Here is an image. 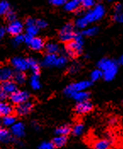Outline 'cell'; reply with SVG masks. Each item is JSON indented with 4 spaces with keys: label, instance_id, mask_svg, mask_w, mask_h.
Here are the masks:
<instances>
[{
    "label": "cell",
    "instance_id": "836d02e7",
    "mask_svg": "<svg viewBox=\"0 0 123 149\" xmlns=\"http://www.w3.org/2000/svg\"><path fill=\"white\" fill-rule=\"evenodd\" d=\"M88 25V23L85 20V18L83 16L77 18L75 22V26L78 29H84L87 27Z\"/></svg>",
    "mask_w": 123,
    "mask_h": 149
},
{
    "label": "cell",
    "instance_id": "5bb4252c",
    "mask_svg": "<svg viewBox=\"0 0 123 149\" xmlns=\"http://www.w3.org/2000/svg\"><path fill=\"white\" fill-rule=\"evenodd\" d=\"M14 140L15 138L12 136L10 132L0 125V142L8 144L14 142Z\"/></svg>",
    "mask_w": 123,
    "mask_h": 149
},
{
    "label": "cell",
    "instance_id": "681fc988",
    "mask_svg": "<svg viewBox=\"0 0 123 149\" xmlns=\"http://www.w3.org/2000/svg\"><path fill=\"white\" fill-rule=\"evenodd\" d=\"M5 32H6V30H5L4 28L0 27V40L3 38V36L5 34Z\"/></svg>",
    "mask_w": 123,
    "mask_h": 149
},
{
    "label": "cell",
    "instance_id": "db71d44e",
    "mask_svg": "<svg viewBox=\"0 0 123 149\" xmlns=\"http://www.w3.org/2000/svg\"><path fill=\"white\" fill-rule=\"evenodd\" d=\"M122 149H123V144H122Z\"/></svg>",
    "mask_w": 123,
    "mask_h": 149
},
{
    "label": "cell",
    "instance_id": "8fae6325",
    "mask_svg": "<svg viewBox=\"0 0 123 149\" xmlns=\"http://www.w3.org/2000/svg\"><path fill=\"white\" fill-rule=\"evenodd\" d=\"M118 72V63L115 61L111 67L103 72V78L106 81H112Z\"/></svg>",
    "mask_w": 123,
    "mask_h": 149
},
{
    "label": "cell",
    "instance_id": "f35d334b",
    "mask_svg": "<svg viewBox=\"0 0 123 149\" xmlns=\"http://www.w3.org/2000/svg\"><path fill=\"white\" fill-rule=\"evenodd\" d=\"M80 69H81V64L78 63V62H76V63L72 64V65L69 68L68 72H69V73H70V74H74V73H77Z\"/></svg>",
    "mask_w": 123,
    "mask_h": 149
},
{
    "label": "cell",
    "instance_id": "4316f807",
    "mask_svg": "<svg viewBox=\"0 0 123 149\" xmlns=\"http://www.w3.org/2000/svg\"><path fill=\"white\" fill-rule=\"evenodd\" d=\"M13 79L16 84H22L26 82V77L23 72H16L13 75Z\"/></svg>",
    "mask_w": 123,
    "mask_h": 149
},
{
    "label": "cell",
    "instance_id": "9c48e42d",
    "mask_svg": "<svg viewBox=\"0 0 123 149\" xmlns=\"http://www.w3.org/2000/svg\"><path fill=\"white\" fill-rule=\"evenodd\" d=\"M23 28H24V26L22 23L18 20H15L10 22L6 31L12 36H16V35L21 34Z\"/></svg>",
    "mask_w": 123,
    "mask_h": 149
},
{
    "label": "cell",
    "instance_id": "d590c367",
    "mask_svg": "<svg viewBox=\"0 0 123 149\" xmlns=\"http://www.w3.org/2000/svg\"><path fill=\"white\" fill-rule=\"evenodd\" d=\"M55 146L52 141H43L39 144L38 149H55Z\"/></svg>",
    "mask_w": 123,
    "mask_h": 149
},
{
    "label": "cell",
    "instance_id": "6da1fadb",
    "mask_svg": "<svg viewBox=\"0 0 123 149\" xmlns=\"http://www.w3.org/2000/svg\"><path fill=\"white\" fill-rule=\"evenodd\" d=\"M83 35L80 33H77L72 41L69 42L66 46V54L68 57L74 59L79 56L83 50Z\"/></svg>",
    "mask_w": 123,
    "mask_h": 149
},
{
    "label": "cell",
    "instance_id": "f6af8a7d",
    "mask_svg": "<svg viewBox=\"0 0 123 149\" xmlns=\"http://www.w3.org/2000/svg\"><path fill=\"white\" fill-rule=\"evenodd\" d=\"M9 95H7L5 92H3L2 90H0V101L4 102L5 100H7L9 98Z\"/></svg>",
    "mask_w": 123,
    "mask_h": 149
},
{
    "label": "cell",
    "instance_id": "484cf974",
    "mask_svg": "<svg viewBox=\"0 0 123 149\" xmlns=\"http://www.w3.org/2000/svg\"><path fill=\"white\" fill-rule=\"evenodd\" d=\"M16 123V118L12 114L7 115L3 117L2 118V125L4 127H10Z\"/></svg>",
    "mask_w": 123,
    "mask_h": 149
},
{
    "label": "cell",
    "instance_id": "e575fe53",
    "mask_svg": "<svg viewBox=\"0 0 123 149\" xmlns=\"http://www.w3.org/2000/svg\"><path fill=\"white\" fill-rule=\"evenodd\" d=\"M67 63L68 58L66 56H60L57 57L55 67H56V68H64Z\"/></svg>",
    "mask_w": 123,
    "mask_h": 149
},
{
    "label": "cell",
    "instance_id": "2e32d148",
    "mask_svg": "<svg viewBox=\"0 0 123 149\" xmlns=\"http://www.w3.org/2000/svg\"><path fill=\"white\" fill-rule=\"evenodd\" d=\"M70 97L72 99H74L76 102H86V101H88L90 97V94L88 92L85 91H78L70 95Z\"/></svg>",
    "mask_w": 123,
    "mask_h": 149
},
{
    "label": "cell",
    "instance_id": "b9f144b4",
    "mask_svg": "<svg viewBox=\"0 0 123 149\" xmlns=\"http://www.w3.org/2000/svg\"><path fill=\"white\" fill-rule=\"evenodd\" d=\"M68 0H49V3L55 6H62L65 5V3Z\"/></svg>",
    "mask_w": 123,
    "mask_h": 149
},
{
    "label": "cell",
    "instance_id": "f5cc1de1",
    "mask_svg": "<svg viewBox=\"0 0 123 149\" xmlns=\"http://www.w3.org/2000/svg\"><path fill=\"white\" fill-rule=\"evenodd\" d=\"M108 2H113V1H115V0H107Z\"/></svg>",
    "mask_w": 123,
    "mask_h": 149
},
{
    "label": "cell",
    "instance_id": "30bf717a",
    "mask_svg": "<svg viewBox=\"0 0 123 149\" xmlns=\"http://www.w3.org/2000/svg\"><path fill=\"white\" fill-rule=\"evenodd\" d=\"M93 108V105L89 101L82 102H77L75 107V112L79 115L87 114L90 113Z\"/></svg>",
    "mask_w": 123,
    "mask_h": 149
},
{
    "label": "cell",
    "instance_id": "5b68a950",
    "mask_svg": "<svg viewBox=\"0 0 123 149\" xmlns=\"http://www.w3.org/2000/svg\"><path fill=\"white\" fill-rule=\"evenodd\" d=\"M10 99L13 104L20 105L29 101L30 94L26 91H16L10 95Z\"/></svg>",
    "mask_w": 123,
    "mask_h": 149
},
{
    "label": "cell",
    "instance_id": "cb8c5ba5",
    "mask_svg": "<svg viewBox=\"0 0 123 149\" xmlns=\"http://www.w3.org/2000/svg\"><path fill=\"white\" fill-rule=\"evenodd\" d=\"M56 136H67L70 133H71V128L68 125H63L61 126L58 127L55 130Z\"/></svg>",
    "mask_w": 123,
    "mask_h": 149
},
{
    "label": "cell",
    "instance_id": "8d00e7d4",
    "mask_svg": "<svg viewBox=\"0 0 123 149\" xmlns=\"http://www.w3.org/2000/svg\"><path fill=\"white\" fill-rule=\"evenodd\" d=\"M24 43V35L19 34L14 36L13 38V45L15 46H18Z\"/></svg>",
    "mask_w": 123,
    "mask_h": 149
},
{
    "label": "cell",
    "instance_id": "7402d4cb",
    "mask_svg": "<svg viewBox=\"0 0 123 149\" xmlns=\"http://www.w3.org/2000/svg\"><path fill=\"white\" fill-rule=\"evenodd\" d=\"M44 49L48 54L57 55L59 52V45L56 44V43H53V42H49V43L46 44Z\"/></svg>",
    "mask_w": 123,
    "mask_h": 149
},
{
    "label": "cell",
    "instance_id": "60d3db41",
    "mask_svg": "<svg viewBox=\"0 0 123 149\" xmlns=\"http://www.w3.org/2000/svg\"><path fill=\"white\" fill-rule=\"evenodd\" d=\"M36 26H37L39 29H43V28H46V27H47L48 23L46 22L44 20L37 19V20H36Z\"/></svg>",
    "mask_w": 123,
    "mask_h": 149
},
{
    "label": "cell",
    "instance_id": "ac0fdd59",
    "mask_svg": "<svg viewBox=\"0 0 123 149\" xmlns=\"http://www.w3.org/2000/svg\"><path fill=\"white\" fill-rule=\"evenodd\" d=\"M115 62V61H114V60L104 57L100 59L98 61L97 66H98V68L100 69L102 72H104V71H105L107 68H109L110 67H111Z\"/></svg>",
    "mask_w": 123,
    "mask_h": 149
},
{
    "label": "cell",
    "instance_id": "ba28073f",
    "mask_svg": "<svg viewBox=\"0 0 123 149\" xmlns=\"http://www.w3.org/2000/svg\"><path fill=\"white\" fill-rule=\"evenodd\" d=\"M33 102L27 101L24 103L17 105L16 108H15V113L16 114L19 116H26L28 115L29 113H32V111L33 110Z\"/></svg>",
    "mask_w": 123,
    "mask_h": 149
},
{
    "label": "cell",
    "instance_id": "bcb514c9",
    "mask_svg": "<svg viewBox=\"0 0 123 149\" xmlns=\"http://www.w3.org/2000/svg\"><path fill=\"white\" fill-rule=\"evenodd\" d=\"M36 23V20L33 19V18H27L26 20V26H31V25H33Z\"/></svg>",
    "mask_w": 123,
    "mask_h": 149
},
{
    "label": "cell",
    "instance_id": "3957f363",
    "mask_svg": "<svg viewBox=\"0 0 123 149\" xmlns=\"http://www.w3.org/2000/svg\"><path fill=\"white\" fill-rule=\"evenodd\" d=\"M92 85V82L88 80H82L77 82V83H73L69 84L68 86L66 87V89L64 90L65 95H66L67 96H70L78 91H83L87 89H88L90 86Z\"/></svg>",
    "mask_w": 123,
    "mask_h": 149
},
{
    "label": "cell",
    "instance_id": "d4e9b609",
    "mask_svg": "<svg viewBox=\"0 0 123 149\" xmlns=\"http://www.w3.org/2000/svg\"><path fill=\"white\" fill-rule=\"evenodd\" d=\"M27 62H28L29 68L32 70V72H33V74H39V72H40V65L37 62V61L33 59V58H29V59H27Z\"/></svg>",
    "mask_w": 123,
    "mask_h": 149
},
{
    "label": "cell",
    "instance_id": "e0dca14e",
    "mask_svg": "<svg viewBox=\"0 0 123 149\" xmlns=\"http://www.w3.org/2000/svg\"><path fill=\"white\" fill-rule=\"evenodd\" d=\"M14 112V108L10 103H7L5 102L0 101V116H7L10 115Z\"/></svg>",
    "mask_w": 123,
    "mask_h": 149
},
{
    "label": "cell",
    "instance_id": "4dcf8cb0",
    "mask_svg": "<svg viewBox=\"0 0 123 149\" xmlns=\"http://www.w3.org/2000/svg\"><path fill=\"white\" fill-rule=\"evenodd\" d=\"M26 35H29L31 37H36V35L39 32V28L36 26V23L31 26H26Z\"/></svg>",
    "mask_w": 123,
    "mask_h": 149
},
{
    "label": "cell",
    "instance_id": "7bdbcfd3",
    "mask_svg": "<svg viewBox=\"0 0 123 149\" xmlns=\"http://www.w3.org/2000/svg\"><path fill=\"white\" fill-rule=\"evenodd\" d=\"M113 19L116 22L123 23V12L120 13V14H115L113 16Z\"/></svg>",
    "mask_w": 123,
    "mask_h": 149
},
{
    "label": "cell",
    "instance_id": "1f68e13d",
    "mask_svg": "<svg viewBox=\"0 0 123 149\" xmlns=\"http://www.w3.org/2000/svg\"><path fill=\"white\" fill-rule=\"evenodd\" d=\"M98 33H99L98 26H91V27L84 29L83 32L82 33V34L83 36H87V37H93V36H95Z\"/></svg>",
    "mask_w": 123,
    "mask_h": 149
},
{
    "label": "cell",
    "instance_id": "7dc6e473",
    "mask_svg": "<svg viewBox=\"0 0 123 149\" xmlns=\"http://www.w3.org/2000/svg\"><path fill=\"white\" fill-rule=\"evenodd\" d=\"M117 122H118V120H117V118H115V117H112V118H111L109 119V124H110L111 125H115L117 124Z\"/></svg>",
    "mask_w": 123,
    "mask_h": 149
},
{
    "label": "cell",
    "instance_id": "7c38bea8",
    "mask_svg": "<svg viewBox=\"0 0 123 149\" xmlns=\"http://www.w3.org/2000/svg\"><path fill=\"white\" fill-rule=\"evenodd\" d=\"M27 45L29 46L32 50L35 51H40L43 49H44L45 43L44 41L38 37H32L31 38L30 41L27 43Z\"/></svg>",
    "mask_w": 123,
    "mask_h": 149
},
{
    "label": "cell",
    "instance_id": "f1b7e54d",
    "mask_svg": "<svg viewBox=\"0 0 123 149\" xmlns=\"http://www.w3.org/2000/svg\"><path fill=\"white\" fill-rule=\"evenodd\" d=\"M10 10V4L6 0L0 1V15H5Z\"/></svg>",
    "mask_w": 123,
    "mask_h": 149
},
{
    "label": "cell",
    "instance_id": "52a82bcc",
    "mask_svg": "<svg viewBox=\"0 0 123 149\" xmlns=\"http://www.w3.org/2000/svg\"><path fill=\"white\" fill-rule=\"evenodd\" d=\"M11 65L16 70V72H25L27 69H29L27 59L22 57H14L11 60Z\"/></svg>",
    "mask_w": 123,
    "mask_h": 149
},
{
    "label": "cell",
    "instance_id": "ab89813d",
    "mask_svg": "<svg viewBox=\"0 0 123 149\" xmlns=\"http://www.w3.org/2000/svg\"><path fill=\"white\" fill-rule=\"evenodd\" d=\"M5 16H6V19L9 21V22H13V21H15L16 20V14H15V12L14 11V10H10V11L8 12L6 15H5Z\"/></svg>",
    "mask_w": 123,
    "mask_h": 149
},
{
    "label": "cell",
    "instance_id": "816d5d0a",
    "mask_svg": "<svg viewBox=\"0 0 123 149\" xmlns=\"http://www.w3.org/2000/svg\"><path fill=\"white\" fill-rule=\"evenodd\" d=\"M76 2H77V3H81V2H82V0H75Z\"/></svg>",
    "mask_w": 123,
    "mask_h": 149
},
{
    "label": "cell",
    "instance_id": "ee69618b",
    "mask_svg": "<svg viewBox=\"0 0 123 149\" xmlns=\"http://www.w3.org/2000/svg\"><path fill=\"white\" fill-rule=\"evenodd\" d=\"M122 10L123 5L122 3H117L115 4V6H114V11H115V14H120V13H122Z\"/></svg>",
    "mask_w": 123,
    "mask_h": 149
},
{
    "label": "cell",
    "instance_id": "d6a6232c",
    "mask_svg": "<svg viewBox=\"0 0 123 149\" xmlns=\"http://www.w3.org/2000/svg\"><path fill=\"white\" fill-rule=\"evenodd\" d=\"M102 78H103V72L99 68L93 70L91 72V74H90V79H91V80L93 81V82L100 80Z\"/></svg>",
    "mask_w": 123,
    "mask_h": 149
},
{
    "label": "cell",
    "instance_id": "83f0119b",
    "mask_svg": "<svg viewBox=\"0 0 123 149\" xmlns=\"http://www.w3.org/2000/svg\"><path fill=\"white\" fill-rule=\"evenodd\" d=\"M30 84L32 86V88L34 91H38L41 88V83L39 79V74H33L31 77L30 79Z\"/></svg>",
    "mask_w": 123,
    "mask_h": 149
},
{
    "label": "cell",
    "instance_id": "74e56055",
    "mask_svg": "<svg viewBox=\"0 0 123 149\" xmlns=\"http://www.w3.org/2000/svg\"><path fill=\"white\" fill-rule=\"evenodd\" d=\"M81 4L85 9H90L95 5V0H82Z\"/></svg>",
    "mask_w": 123,
    "mask_h": 149
},
{
    "label": "cell",
    "instance_id": "4fadbf2b",
    "mask_svg": "<svg viewBox=\"0 0 123 149\" xmlns=\"http://www.w3.org/2000/svg\"><path fill=\"white\" fill-rule=\"evenodd\" d=\"M0 90L5 92L7 95H10L14 92L17 91V84L14 81L9 80L5 82H2L0 84Z\"/></svg>",
    "mask_w": 123,
    "mask_h": 149
},
{
    "label": "cell",
    "instance_id": "d6986e66",
    "mask_svg": "<svg viewBox=\"0 0 123 149\" xmlns=\"http://www.w3.org/2000/svg\"><path fill=\"white\" fill-rule=\"evenodd\" d=\"M111 141L108 139H100L96 141L93 143V148L94 149H110Z\"/></svg>",
    "mask_w": 123,
    "mask_h": 149
},
{
    "label": "cell",
    "instance_id": "ffe728a7",
    "mask_svg": "<svg viewBox=\"0 0 123 149\" xmlns=\"http://www.w3.org/2000/svg\"><path fill=\"white\" fill-rule=\"evenodd\" d=\"M58 56L54 55V54H47L43 61V65L47 68H52L55 66L56 60H57Z\"/></svg>",
    "mask_w": 123,
    "mask_h": 149
},
{
    "label": "cell",
    "instance_id": "7a4b0ae2",
    "mask_svg": "<svg viewBox=\"0 0 123 149\" xmlns=\"http://www.w3.org/2000/svg\"><path fill=\"white\" fill-rule=\"evenodd\" d=\"M105 15V8L103 4L98 3L93 6L92 10H89L88 12H86L83 15L85 20L88 23H93L98 22L101 20Z\"/></svg>",
    "mask_w": 123,
    "mask_h": 149
},
{
    "label": "cell",
    "instance_id": "f546056e",
    "mask_svg": "<svg viewBox=\"0 0 123 149\" xmlns=\"http://www.w3.org/2000/svg\"><path fill=\"white\" fill-rule=\"evenodd\" d=\"M84 132V125L82 124H77L75 125L73 128H71V133L75 136H80Z\"/></svg>",
    "mask_w": 123,
    "mask_h": 149
},
{
    "label": "cell",
    "instance_id": "277c9868",
    "mask_svg": "<svg viewBox=\"0 0 123 149\" xmlns=\"http://www.w3.org/2000/svg\"><path fill=\"white\" fill-rule=\"evenodd\" d=\"M76 33H77L75 32L74 25L71 23H66L60 29L59 33V38L61 42L67 44V43L72 41L74 39Z\"/></svg>",
    "mask_w": 123,
    "mask_h": 149
},
{
    "label": "cell",
    "instance_id": "c3c4849f",
    "mask_svg": "<svg viewBox=\"0 0 123 149\" xmlns=\"http://www.w3.org/2000/svg\"><path fill=\"white\" fill-rule=\"evenodd\" d=\"M32 128H33L35 130H40V126H39V125L37 122H32Z\"/></svg>",
    "mask_w": 123,
    "mask_h": 149
},
{
    "label": "cell",
    "instance_id": "f907efd6",
    "mask_svg": "<svg viewBox=\"0 0 123 149\" xmlns=\"http://www.w3.org/2000/svg\"><path fill=\"white\" fill-rule=\"evenodd\" d=\"M118 62H119V64H121V65H123V54L120 56L119 58V60H118Z\"/></svg>",
    "mask_w": 123,
    "mask_h": 149
},
{
    "label": "cell",
    "instance_id": "8992f818",
    "mask_svg": "<svg viewBox=\"0 0 123 149\" xmlns=\"http://www.w3.org/2000/svg\"><path fill=\"white\" fill-rule=\"evenodd\" d=\"M10 134L15 139H21L26 133V127L22 122H16L10 127Z\"/></svg>",
    "mask_w": 123,
    "mask_h": 149
},
{
    "label": "cell",
    "instance_id": "44dd1931",
    "mask_svg": "<svg viewBox=\"0 0 123 149\" xmlns=\"http://www.w3.org/2000/svg\"><path fill=\"white\" fill-rule=\"evenodd\" d=\"M55 148H63L64 146L66 145L67 143V137L65 136H56L53 139L52 141Z\"/></svg>",
    "mask_w": 123,
    "mask_h": 149
},
{
    "label": "cell",
    "instance_id": "603a6c76",
    "mask_svg": "<svg viewBox=\"0 0 123 149\" xmlns=\"http://www.w3.org/2000/svg\"><path fill=\"white\" fill-rule=\"evenodd\" d=\"M79 5H80V3L76 2L75 0H68L65 3L64 8L66 11L76 12L79 10Z\"/></svg>",
    "mask_w": 123,
    "mask_h": 149
},
{
    "label": "cell",
    "instance_id": "9a60e30c",
    "mask_svg": "<svg viewBox=\"0 0 123 149\" xmlns=\"http://www.w3.org/2000/svg\"><path fill=\"white\" fill-rule=\"evenodd\" d=\"M14 72L9 67H3L0 68V82H5V81L10 80L13 79Z\"/></svg>",
    "mask_w": 123,
    "mask_h": 149
}]
</instances>
